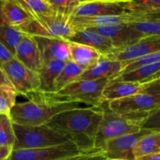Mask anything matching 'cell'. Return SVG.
<instances>
[{
  "label": "cell",
  "instance_id": "cell-1",
  "mask_svg": "<svg viewBox=\"0 0 160 160\" xmlns=\"http://www.w3.org/2000/svg\"><path fill=\"white\" fill-rule=\"evenodd\" d=\"M102 117L100 106L79 107L57 114L46 125L68 136L83 153L100 152L94 148V142Z\"/></svg>",
  "mask_w": 160,
  "mask_h": 160
},
{
  "label": "cell",
  "instance_id": "cell-2",
  "mask_svg": "<svg viewBox=\"0 0 160 160\" xmlns=\"http://www.w3.org/2000/svg\"><path fill=\"white\" fill-rule=\"evenodd\" d=\"M28 102L16 103L9 117L13 123L23 126H40L46 124L61 112L81 107L78 102L53 101L42 92H35L27 95Z\"/></svg>",
  "mask_w": 160,
  "mask_h": 160
},
{
  "label": "cell",
  "instance_id": "cell-3",
  "mask_svg": "<svg viewBox=\"0 0 160 160\" xmlns=\"http://www.w3.org/2000/svg\"><path fill=\"white\" fill-rule=\"evenodd\" d=\"M100 107L103 111V117L97 130L94 148L100 152L108 141L141 131V124L150 113L142 112L121 115L111 110L106 101Z\"/></svg>",
  "mask_w": 160,
  "mask_h": 160
},
{
  "label": "cell",
  "instance_id": "cell-4",
  "mask_svg": "<svg viewBox=\"0 0 160 160\" xmlns=\"http://www.w3.org/2000/svg\"><path fill=\"white\" fill-rule=\"evenodd\" d=\"M16 141L13 149L47 148L72 142L70 138L48 125L23 126L13 123Z\"/></svg>",
  "mask_w": 160,
  "mask_h": 160
},
{
  "label": "cell",
  "instance_id": "cell-5",
  "mask_svg": "<svg viewBox=\"0 0 160 160\" xmlns=\"http://www.w3.org/2000/svg\"><path fill=\"white\" fill-rule=\"evenodd\" d=\"M108 81V79L76 81L57 92L42 93L53 101L84 103L90 106L99 107L104 102L102 93Z\"/></svg>",
  "mask_w": 160,
  "mask_h": 160
},
{
  "label": "cell",
  "instance_id": "cell-6",
  "mask_svg": "<svg viewBox=\"0 0 160 160\" xmlns=\"http://www.w3.org/2000/svg\"><path fill=\"white\" fill-rule=\"evenodd\" d=\"M19 29L25 34L32 37L56 38L67 41L75 33L70 20L56 14L32 19Z\"/></svg>",
  "mask_w": 160,
  "mask_h": 160
},
{
  "label": "cell",
  "instance_id": "cell-7",
  "mask_svg": "<svg viewBox=\"0 0 160 160\" xmlns=\"http://www.w3.org/2000/svg\"><path fill=\"white\" fill-rule=\"evenodd\" d=\"M1 68L17 95L26 97L39 91V73L27 68L15 58L2 65Z\"/></svg>",
  "mask_w": 160,
  "mask_h": 160
},
{
  "label": "cell",
  "instance_id": "cell-8",
  "mask_svg": "<svg viewBox=\"0 0 160 160\" xmlns=\"http://www.w3.org/2000/svg\"><path fill=\"white\" fill-rule=\"evenodd\" d=\"M74 142L35 149H13L7 160H65L82 154Z\"/></svg>",
  "mask_w": 160,
  "mask_h": 160
},
{
  "label": "cell",
  "instance_id": "cell-9",
  "mask_svg": "<svg viewBox=\"0 0 160 160\" xmlns=\"http://www.w3.org/2000/svg\"><path fill=\"white\" fill-rule=\"evenodd\" d=\"M133 13L130 0H86L80 1L73 17L119 16Z\"/></svg>",
  "mask_w": 160,
  "mask_h": 160
},
{
  "label": "cell",
  "instance_id": "cell-10",
  "mask_svg": "<svg viewBox=\"0 0 160 160\" xmlns=\"http://www.w3.org/2000/svg\"><path fill=\"white\" fill-rule=\"evenodd\" d=\"M110 109L115 113L136 114L151 112L160 107V98L145 93H139L121 99L108 102Z\"/></svg>",
  "mask_w": 160,
  "mask_h": 160
},
{
  "label": "cell",
  "instance_id": "cell-11",
  "mask_svg": "<svg viewBox=\"0 0 160 160\" xmlns=\"http://www.w3.org/2000/svg\"><path fill=\"white\" fill-rule=\"evenodd\" d=\"M152 131L141 128V131L133 134H125L108 141L102 152L105 158L122 160H135L133 148L138 141Z\"/></svg>",
  "mask_w": 160,
  "mask_h": 160
},
{
  "label": "cell",
  "instance_id": "cell-12",
  "mask_svg": "<svg viewBox=\"0 0 160 160\" xmlns=\"http://www.w3.org/2000/svg\"><path fill=\"white\" fill-rule=\"evenodd\" d=\"M93 29L109 39L116 51L134 45L144 38L141 33L132 27L131 23L98 27Z\"/></svg>",
  "mask_w": 160,
  "mask_h": 160
},
{
  "label": "cell",
  "instance_id": "cell-13",
  "mask_svg": "<svg viewBox=\"0 0 160 160\" xmlns=\"http://www.w3.org/2000/svg\"><path fill=\"white\" fill-rule=\"evenodd\" d=\"M160 52V37H144L136 44L115 51L112 54L105 56L119 62L134 60L143 56Z\"/></svg>",
  "mask_w": 160,
  "mask_h": 160
},
{
  "label": "cell",
  "instance_id": "cell-14",
  "mask_svg": "<svg viewBox=\"0 0 160 160\" xmlns=\"http://www.w3.org/2000/svg\"><path fill=\"white\" fill-rule=\"evenodd\" d=\"M144 20V16L128 13L119 16H101V17H72L70 23L75 31L85 28L110 26L122 23H133Z\"/></svg>",
  "mask_w": 160,
  "mask_h": 160
},
{
  "label": "cell",
  "instance_id": "cell-15",
  "mask_svg": "<svg viewBox=\"0 0 160 160\" xmlns=\"http://www.w3.org/2000/svg\"><path fill=\"white\" fill-rule=\"evenodd\" d=\"M41 55L42 64L51 60H71L69 42L67 40L56 38L34 37Z\"/></svg>",
  "mask_w": 160,
  "mask_h": 160
},
{
  "label": "cell",
  "instance_id": "cell-16",
  "mask_svg": "<svg viewBox=\"0 0 160 160\" xmlns=\"http://www.w3.org/2000/svg\"><path fill=\"white\" fill-rule=\"evenodd\" d=\"M67 42L87 45L97 50L102 56H108L116 51L111 41L93 28L76 30Z\"/></svg>",
  "mask_w": 160,
  "mask_h": 160
},
{
  "label": "cell",
  "instance_id": "cell-17",
  "mask_svg": "<svg viewBox=\"0 0 160 160\" xmlns=\"http://www.w3.org/2000/svg\"><path fill=\"white\" fill-rule=\"evenodd\" d=\"M122 70V62L102 56L97 62L86 69L76 81L111 80L117 77L121 73Z\"/></svg>",
  "mask_w": 160,
  "mask_h": 160
},
{
  "label": "cell",
  "instance_id": "cell-18",
  "mask_svg": "<svg viewBox=\"0 0 160 160\" xmlns=\"http://www.w3.org/2000/svg\"><path fill=\"white\" fill-rule=\"evenodd\" d=\"M14 58L27 68L35 72H39L43 65L35 38L28 34L16 47Z\"/></svg>",
  "mask_w": 160,
  "mask_h": 160
},
{
  "label": "cell",
  "instance_id": "cell-19",
  "mask_svg": "<svg viewBox=\"0 0 160 160\" xmlns=\"http://www.w3.org/2000/svg\"><path fill=\"white\" fill-rule=\"evenodd\" d=\"M141 83L109 80L104 88L102 95L104 101L111 102L141 93Z\"/></svg>",
  "mask_w": 160,
  "mask_h": 160
},
{
  "label": "cell",
  "instance_id": "cell-20",
  "mask_svg": "<svg viewBox=\"0 0 160 160\" xmlns=\"http://www.w3.org/2000/svg\"><path fill=\"white\" fill-rule=\"evenodd\" d=\"M2 12L6 24L14 28H19L33 19L17 0H3Z\"/></svg>",
  "mask_w": 160,
  "mask_h": 160
},
{
  "label": "cell",
  "instance_id": "cell-21",
  "mask_svg": "<svg viewBox=\"0 0 160 160\" xmlns=\"http://www.w3.org/2000/svg\"><path fill=\"white\" fill-rule=\"evenodd\" d=\"M66 62L62 60H51L44 63L39 73L40 88L39 92L44 93H54L55 81L64 69Z\"/></svg>",
  "mask_w": 160,
  "mask_h": 160
},
{
  "label": "cell",
  "instance_id": "cell-22",
  "mask_svg": "<svg viewBox=\"0 0 160 160\" xmlns=\"http://www.w3.org/2000/svg\"><path fill=\"white\" fill-rule=\"evenodd\" d=\"M69 51L71 60L86 70L97 62L102 56L101 53L97 50L74 42H69Z\"/></svg>",
  "mask_w": 160,
  "mask_h": 160
},
{
  "label": "cell",
  "instance_id": "cell-23",
  "mask_svg": "<svg viewBox=\"0 0 160 160\" xmlns=\"http://www.w3.org/2000/svg\"><path fill=\"white\" fill-rule=\"evenodd\" d=\"M160 72V62L150 64L138 67L135 70L119 75L111 80L119 81H130V82L144 83L150 80L152 77Z\"/></svg>",
  "mask_w": 160,
  "mask_h": 160
},
{
  "label": "cell",
  "instance_id": "cell-24",
  "mask_svg": "<svg viewBox=\"0 0 160 160\" xmlns=\"http://www.w3.org/2000/svg\"><path fill=\"white\" fill-rule=\"evenodd\" d=\"M155 154H160V132H152L144 136L133 148L135 159Z\"/></svg>",
  "mask_w": 160,
  "mask_h": 160
},
{
  "label": "cell",
  "instance_id": "cell-25",
  "mask_svg": "<svg viewBox=\"0 0 160 160\" xmlns=\"http://www.w3.org/2000/svg\"><path fill=\"white\" fill-rule=\"evenodd\" d=\"M85 70L86 69L77 65L72 60L66 62L64 69L55 81V92H59L71 83L76 81Z\"/></svg>",
  "mask_w": 160,
  "mask_h": 160
},
{
  "label": "cell",
  "instance_id": "cell-26",
  "mask_svg": "<svg viewBox=\"0 0 160 160\" xmlns=\"http://www.w3.org/2000/svg\"><path fill=\"white\" fill-rule=\"evenodd\" d=\"M33 19L55 15L48 0H17Z\"/></svg>",
  "mask_w": 160,
  "mask_h": 160
},
{
  "label": "cell",
  "instance_id": "cell-27",
  "mask_svg": "<svg viewBox=\"0 0 160 160\" xmlns=\"http://www.w3.org/2000/svg\"><path fill=\"white\" fill-rule=\"evenodd\" d=\"M26 34L19 28L4 24L0 25V42L13 54L16 47Z\"/></svg>",
  "mask_w": 160,
  "mask_h": 160
},
{
  "label": "cell",
  "instance_id": "cell-28",
  "mask_svg": "<svg viewBox=\"0 0 160 160\" xmlns=\"http://www.w3.org/2000/svg\"><path fill=\"white\" fill-rule=\"evenodd\" d=\"M15 141L13 123L10 117L6 114H0V146L13 148Z\"/></svg>",
  "mask_w": 160,
  "mask_h": 160
},
{
  "label": "cell",
  "instance_id": "cell-29",
  "mask_svg": "<svg viewBox=\"0 0 160 160\" xmlns=\"http://www.w3.org/2000/svg\"><path fill=\"white\" fill-rule=\"evenodd\" d=\"M130 8L133 13L141 16L160 12V0H130Z\"/></svg>",
  "mask_w": 160,
  "mask_h": 160
},
{
  "label": "cell",
  "instance_id": "cell-30",
  "mask_svg": "<svg viewBox=\"0 0 160 160\" xmlns=\"http://www.w3.org/2000/svg\"><path fill=\"white\" fill-rule=\"evenodd\" d=\"M17 93L11 85H0V114L9 115L16 105Z\"/></svg>",
  "mask_w": 160,
  "mask_h": 160
},
{
  "label": "cell",
  "instance_id": "cell-31",
  "mask_svg": "<svg viewBox=\"0 0 160 160\" xmlns=\"http://www.w3.org/2000/svg\"><path fill=\"white\" fill-rule=\"evenodd\" d=\"M56 15L70 20L74 16L77 6L79 4V0H48Z\"/></svg>",
  "mask_w": 160,
  "mask_h": 160
},
{
  "label": "cell",
  "instance_id": "cell-32",
  "mask_svg": "<svg viewBox=\"0 0 160 160\" xmlns=\"http://www.w3.org/2000/svg\"><path fill=\"white\" fill-rule=\"evenodd\" d=\"M132 27L143 34L144 37H160V20L144 19L131 23Z\"/></svg>",
  "mask_w": 160,
  "mask_h": 160
},
{
  "label": "cell",
  "instance_id": "cell-33",
  "mask_svg": "<svg viewBox=\"0 0 160 160\" xmlns=\"http://www.w3.org/2000/svg\"><path fill=\"white\" fill-rule=\"evenodd\" d=\"M157 62H160V52L138 58L134 60L122 62V70L119 75L131 71V70H135L138 67H143V66L150 65V64L157 63Z\"/></svg>",
  "mask_w": 160,
  "mask_h": 160
},
{
  "label": "cell",
  "instance_id": "cell-34",
  "mask_svg": "<svg viewBox=\"0 0 160 160\" xmlns=\"http://www.w3.org/2000/svg\"><path fill=\"white\" fill-rule=\"evenodd\" d=\"M141 128L152 132H160V107L149 113L141 124Z\"/></svg>",
  "mask_w": 160,
  "mask_h": 160
},
{
  "label": "cell",
  "instance_id": "cell-35",
  "mask_svg": "<svg viewBox=\"0 0 160 160\" xmlns=\"http://www.w3.org/2000/svg\"><path fill=\"white\" fill-rule=\"evenodd\" d=\"M141 93L148 94L155 98H160V78L142 83Z\"/></svg>",
  "mask_w": 160,
  "mask_h": 160
},
{
  "label": "cell",
  "instance_id": "cell-36",
  "mask_svg": "<svg viewBox=\"0 0 160 160\" xmlns=\"http://www.w3.org/2000/svg\"><path fill=\"white\" fill-rule=\"evenodd\" d=\"M105 157L102 152H93L82 153L65 160H102Z\"/></svg>",
  "mask_w": 160,
  "mask_h": 160
},
{
  "label": "cell",
  "instance_id": "cell-37",
  "mask_svg": "<svg viewBox=\"0 0 160 160\" xmlns=\"http://www.w3.org/2000/svg\"><path fill=\"white\" fill-rule=\"evenodd\" d=\"M14 58L13 54L0 42V67Z\"/></svg>",
  "mask_w": 160,
  "mask_h": 160
},
{
  "label": "cell",
  "instance_id": "cell-38",
  "mask_svg": "<svg viewBox=\"0 0 160 160\" xmlns=\"http://www.w3.org/2000/svg\"><path fill=\"white\" fill-rule=\"evenodd\" d=\"M13 148L11 147L0 146V160H7L10 156Z\"/></svg>",
  "mask_w": 160,
  "mask_h": 160
},
{
  "label": "cell",
  "instance_id": "cell-39",
  "mask_svg": "<svg viewBox=\"0 0 160 160\" xmlns=\"http://www.w3.org/2000/svg\"><path fill=\"white\" fill-rule=\"evenodd\" d=\"M3 84H8V85H10L9 81L6 78V75H5L4 72L2 70L1 67H0V85H3Z\"/></svg>",
  "mask_w": 160,
  "mask_h": 160
},
{
  "label": "cell",
  "instance_id": "cell-40",
  "mask_svg": "<svg viewBox=\"0 0 160 160\" xmlns=\"http://www.w3.org/2000/svg\"><path fill=\"white\" fill-rule=\"evenodd\" d=\"M135 160H160V154L150 155V156H143Z\"/></svg>",
  "mask_w": 160,
  "mask_h": 160
},
{
  "label": "cell",
  "instance_id": "cell-41",
  "mask_svg": "<svg viewBox=\"0 0 160 160\" xmlns=\"http://www.w3.org/2000/svg\"><path fill=\"white\" fill-rule=\"evenodd\" d=\"M144 19H150V20H160V12L159 13H155V14H151V15L144 16Z\"/></svg>",
  "mask_w": 160,
  "mask_h": 160
},
{
  "label": "cell",
  "instance_id": "cell-42",
  "mask_svg": "<svg viewBox=\"0 0 160 160\" xmlns=\"http://www.w3.org/2000/svg\"><path fill=\"white\" fill-rule=\"evenodd\" d=\"M2 2H3V0H0V25H4L6 23L5 22L4 18H3V12H2Z\"/></svg>",
  "mask_w": 160,
  "mask_h": 160
},
{
  "label": "cell",
  "instance_id": "cell-43",
  "mask_svg": "<svg viewBox=\"0 0 160 160\" xmlns=\"http://www.w3.org/2000/svg\"><path fill=\"white\" fill-rule=\"evenodd\" d=\"M157 78H160V72H158V73H156V74L155 75L154 77H152V78H151L150 80H148L147 81H152V80H155V79H157ZM147 82V81H146Z\"/></svg>",
  "mask_w": 160,
  "mask_h": 160
},
{
  "label": "cell",
  "instance_id": "cell-44",
  "mask_svg": "<svg viewBox=\"0 0 160 160\" xmlns=\"http://www.w3.org/2000/svg\"><path fill=\"white\" fill-rule=\"evenodd\" d=\"M102 160H122V159H109V158H104Z\"/></svg>",
  "mask_w": 160,
  "mask_h": 160
}]
</instances>
